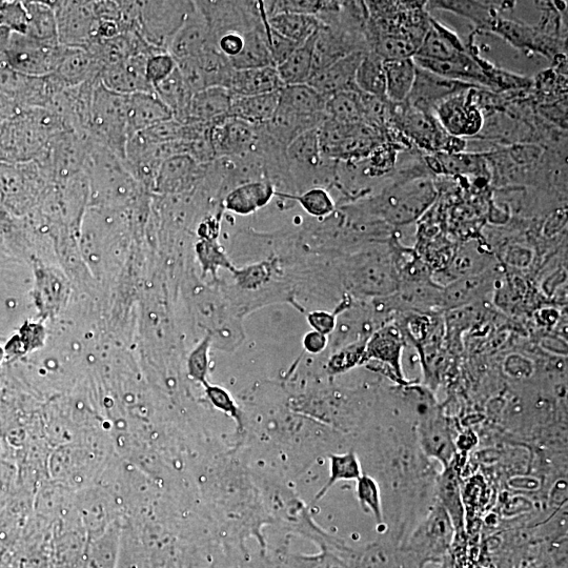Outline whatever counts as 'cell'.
Wrapping results in <instances>:
<instances>
[{"mask_svg": "<svg viewBox=\"0 0 568 568\" xmlns=\"http://www.w3.org/2000/svg\"><path fill=\"white\" fill-rule=\"evenodd\" d=\"M286 155L289 166L304 172L319 170L327 160L321 154L318 129L297 137L287 148Z\"/></svg>", "mask_w": 568, "mask_h": 568, "instance_id": "cell-33", "label": "cell"}, {"mask_svg": "<svg viewBox=\"0 0 568 568\" xmlns=\"http://www.w3.org/2000/svg\"><path fill=\"white\" fill-rule=\"evenodd\" d=\"M12 32L4 27H0V60H6V52L10 44Z\"/></svg>", "mask_w": 568, "mask_h": 568, "instance_id": "cell-58", "label": "cell"}, {"mask_svg": "<svg viewBox=\"0 0 568 568\" xmlns=\"http://www.w3.org/2000/svg\"><path fill=\"white\" fill-rule=\"evenodd\" d=\"M101 71L103 68L86 49L63 46L51 75L60 87L68 89L99 80Z\"/></svg>", "mask_w": 568, "mask_h": 568, "instance_id": "cell-14", "label": "cell"}, {"mask_svg": "<svg viewBox=\"0 0 568 568\" xmlns=\"http://www.w3.org/2000/svg\"><path fill=\"white\" fill-rule=\"evenodd\" d=\"M155 94L172 112L173 118L186 123L193 93L178 68L154 88Z\"/></svg>", "mask_w": 568, "mask_h": 568, "instance_id": "cell-30", "label": "cell"}, {"mask_svg": "<svg viewBox=\"0 0 568 568\" xmlns=\"http://www.w3.org/2000/svg\"><path fill=\"white\" fill-rule=\"evenodd\" d=\"M207 165H200L186 154L175 155L164 162L158 169L154 184L159 192L184 190L205 175Z\"/></svg>", "mask_w": 568, "mask_h": 568, "instance_id": "cell-18", "label": "cell"}, {"mask_svg": "<svg viewBox=\"0 0 568 568\" xmlns=\"http://www.w3.org/2000/svg\"><path fill=\"white\" fill-rule=\"evenodd\" d=\"M210 139L216 159L243 158L256 152L259 127L227 117L211 126Z\"/></svg>", "mask_w": 568, "mask_h": 568, "instance_id": "cell-9", "label": "cell"}, {"mask_svg": "<svg viewBox=\"0 0 568 568\" xmlns=\"http://www.w3.org/2000/svg\"><path fill=\"white\" fill-rule=\"evenodd\" d=\"M436 196L432 182L415 180L411 185L397 189L383 209L385 217L395 225H405L417 219L428 209Z\"/></svg>", "mask_w": 568, "mask_h": 568, "instance_id": "cell-10", "label": "cell"}, {"mask_svg": "<svg viewBox=\"0 0 568 568\" xmlns=\"http://www.w3.org/2000/svg\"><path fill=\"white\" fill-rule=\"evenodd\" d=\"M194 8V2H139L137 31L150 46L168 52Z\"/></svg>", "mask_w": 568, "mask_h": 568, "instance_id": "cell-5", "label": "cell"}, {"mask_svg": "<svg viewBox=\"0 0 568 568\" xmlns=\"http://www.w3.org/2000/svg\"><path fill=\"white\" fill-rule=\"evenodd\" d=\"M419 441L423 452L440 462L444 469L455 458L456 445L448 423L434 414L422 417L418 429Z\"/></svg>", "mask_w": 568, "mask_h": 568, "instance_id": "cell-17", "label": "cell"}, {"mask_svg": "<svg viewBox=\"0 0 568 568\" xmlns=\"http://www.w3.org/2000/svg\"><path fill=\"white\" fill-rule=\"evenodd\" d=\"M0 568H4V566L2 565V561H0Z\"/></svg>", "mask_w": 568, "mask_h": 568, "instance_id": "cell-60", "label": "cell"}, {"mask_svg": "<svg viewBox=\"0 0 568 568\" xmlns=\"http://www.w3.org/2000/svg\"><path fill=\"white\" fill-rule=\"evenodd\" d=\"M47 332L43 324L26 322L17 335L13 336L5 349L11 358L22 357L44 347Z\"/></svg>", "mask_w": 568, "mask_h": 568, "instance_id": "cell-41", "label": "cell"}, {"mask_svg": "<svg viewBox=\"0 0 568 568\" xmlns=\"http://www.w3.org/2000/svg\"><path fill=\"white\" fill-rule=\"evenodd\" d=\"M196 252L205 273L210 272L215 276L219 269L232 271L234 268L216 240L201 239L197 243Z\"/></svg>", "mask_w": 568, "mask_h": 568, "instance_id": "cell-47", "label": "cell"}, {"mask_svg": "<svg viewBox=\"0 0 568 568\" xmlns=\"http://www.w3.org/2000/svg\"><path fill=\"white\" fill-rule=\"evenodd\" d=\"M308 320L313 328V331L319 332L323 335L328 336L334 331L336 327L335 315L328 312H312L309 314Z\"/></svg>", "mask_w": 568, "mask_h": 568, "instance_id": "cell-56", "label": "cell"}, {"mask_svg": "<svg viewBox=\"0 0 568 568\" xmlns=\"http://www.w3.org/2000/svg\"><path fill=\"white\" fill-rule=\"evenodd\" d=\"M278 105L279 91L258 96H233L230 117L253 126H265L275 114Z\"/></svg>", "mask_w": 568, "mask_h": 568, "instance_id": "cell-26", "label": "cell"}, {"mask_svg": "<svg viewBox=\"0 0 568 568\" xmlns=\"http://www.w3.org/2000/svg\"><path fill=\"white\" fill-rule=\"evenodd\" d=\"M62 47L58 43L40 42L28 35L13 33L6 60L20 74L43 77L53 73Z\"/></svg>", "mask_w": 568, "mask_h": 568, "instance_id": "cell-7", "label": "cell"}, {"mask_svg": "<svg viewBox=\"0 0 568 568\" xmlns=\"http://www.w3.org/2000/svg\"><path fill=\"white\" fill-rule=\"evenodd\" d=\"M390 124L426 151L453 154L464 149L462 138L446 133L435 113L421 111L407 103L391 104Z\"/></svg>", "mask_w": 568, "mask_h": 568, "instance_id": "cell-2", "label": "cell"}, {"mask_svg": "<svg viewBox=\"0 0 568 568\" xmlns=\"http://www.w3.org/2000/svg\"><path fill=\"white\" fill-rule=\"evenodd\" d=\"M0 5H2V2H0Z\"/></svg>", "mask_w": 568, "mask_h": 568, "instance_id": "cell-61", "label": "cell"}, {"mask_svg": "<svg viewBox=\"0 0 568 568\" xmlns=\"http://www.w3.org/2000/svg\"><path fill=\"white\" fill-rule=\"evenodd\" d=\"M232 100L231 92L222 87H211L195 93L185 124L212 126L217 121L230 117Z\"/></svg>", "mask_w": 568, "mask_h": 568, "instance_id": "cell-19", "label": "cell"}, {"mask_svg": "<svg viewBox=\"0 0 568 568\" xmlns=\"http://www.w3.org/2000/svg\"><path fill=\"white\" fill-rule=\"evenodd\" d=\"M478 89L466 90L443 101L435 114L450 136L462 138L478 134L484 125L483 115L476 104Z\"/></svg>", "mask_w": 568, "mask_h": 568, "instance_id": "cell-8", "label": "cell"}, {"mask_svg": "<svg viewBox=\"0 0 568 568\" xmlns=\"http://www.w3.org/2000/svg\"><path fill=\"white\" fill-rule=\"evenodd\" d=\"M357 497L364 511L372 513L377 523L383 522L380 489L370 476L362 475L357 480Z\"/></svg>", "mask_w": 568, "mask_h": 568, "instance_id": "cell-49", "label": "cell"}, {"mask_svg": "<svg viewBox=\"0 0 568 568\" xmlns=\"http://www.w3.org/2000/svg\"><path fill=\"white\" fill-rule=\"evenodd\" d=\"M0 27L14 34L27 35L29 15L24 2H2L0 5Z\"/></svg>", "mask_w": 568, "mask_h": 568, "instance_id": "cell-50", "label": "cell"}, {"mask_svg": "<svg viewBox=\"0 0 568 568\" xmlns=\"http://www.w3.org/2000/svg\"><path fill=\"white\" fill-rule=\"evenodd\" d=\"M238 286L243 290H256L269 282L273 274V263L261 261L242 269L231 271Z\"/></svg>", "mask_w": 568, "mask_h": 568, "instance_id": "cell-48", "label": "cell"}, {"mask_svg": "<svg viewBox=\"0 0 568 568\" xmlns=\"http://www.w3.org/2000/svg\"><path fill=\"white\" fill-rule=\"evenodd\" d=\"M328 337L319 332H309L303 338V347L311 354H319L327 348Z\"/></svg>", "mask_w": 568, "mask_h": 568, "instance_id": "cell-57", "label": "cell"}, {"mask_svg": "<svg viewBox=\"0 0 568 568\" xmlns=\"http://www.w3.org/2000/svg\"><path fill=\"white\" fill-rule=\"evenodd\" d=\"M330 478L317 494L316 500H320L339 481H357L362 476L361 464L354 452L330 456Z\"/></svg>", "mask_w": 568, "mask_h": 568, "instance_id": "cell-42", "label": "cell"}, {"mask_svg": "<svg viewBox=\"0 0 568 568\" xmlns=\"http://www.w3.org/2000/svg\"><path fill=\"white\" fill-rule=\"evenodd\" d=\"M204 387L207 397L214 407L233 418L236 421L238 428L241 429L243 426L241 414L231 394L227 390L218 387V385H213L209 382L205 384Z\"/></svg>", "mask_w": 568, "mask_h": 568, "instance_id": "cell-53", "label": "cell"}, {"mask_svg": "<svg viewBox=\"0 0 568 568\" xmlns=\"http://www.w3.org/2000/svg\"><path fill=\"white\" fill-rule=\"evenodd\" d=\"M316 35L299 45L284 62L276 67L284 87L308 84L313 76Z\"/></svg>", "mask_w": 568, "mask_h": 568, "instance_id": "cell-27", "label": "cell"}, {"mask_svg": "<svg viewBox=\"0 0 568 568\" xmlns=\"http://www.w3.org/2000/svg\"><path fill=\"white\" fill-rule=\"evenodd\" d=\"M426 7H432L468 18L479 30L489 31L495 19L500 16V3L489 2H431Z\"/></svg>", "mask_w": 568, "mask_h": 568, "instance_id": "cell-35", "label": "cell"}, {"mask_svg": "<svg viewBox=\"0 0 568 568\" xmlns=\"http://www.w3.org/2000/svg\"><path fill=\"white\" fill-rule=\"evenodd\" d=\"M327 118L343 125H357L363 123L362 93L347 91L335 94L327 99ZM364 124V123H363Z\"/></svg>", "mask_w": 568, "mask_h": 568, "instance_id": "cell-36", "label": "cell"}, {"mask_svg": "<svg viewBox=\"0 0 568 568\" xmlns=\"http://www.w3.org/2000/svg\"><path fill=\"white\" fill-rule=\"evenodd\" d=\"M455 534L454 524L438 502L401 547L417 568L440 563L448 555Z\"/></svg>", "mask_w": 568, "mask_h": 568, "instance_id": "cell-3", "label": "cell"}, {"mask_svg": "<svg viewBox=\"0 0 568 568\" xmlns=\"http://www.w3.org/2000/svg\"><path fill=\"white\" fill-rule=\"evenodd\" d=\"M355 81L361 93L387 100L384 60L374 52L364 53Z\"/></svg>", "mask_w": 568, "mask_h": 568, "instance_id": "cell-34", "label": "cell"}, {"mask_svg": "<svg viewBox=\"0 0 568 568\" xmlns=\"http://www.w3.org/2000/svg\"><path fill=\"white\" fill-rule=\"evenodd\" d=\"M327 98L309 84L283 87L279 107L304 116H326ZM327 117V116H326Z\"/></svg>", "mask_w": 568, "mask_h": 568, "instance_id": "cell-29", "label": "cell"}, {"mask_svg": "<svg viewBox=\"0 0 568 568\" xmlns=\"http://www.w3.org/2000/svg\"><path fill=\"white\" fill-rule=\"evenodd\" d=\"M326 119V116L300 115L278 106L269 123L262 127L279 146L287 150L297 137L318 129Z\"/></svg>", "mask_w": 568, "mask_h": 568, "instance_id": "cell-22", "label": "cell"}, {"mask_svg": "<svg viewBox=\"0 0 568 568\" xmlns=\"http://www.w3.org/2000/svg\"><path fill=\"white\" fill-rule=\"evenodd\" d=\"M489 32L504 38L507 43L520 50H530L545 56L553 54L552 37L539 30V27L527 26L498 16Z\"/></svg>", "mask_w": 568, "mask_h": 568, "instance_id": "cell-20", "label": "cell"}, {"mask_svg": "<svg viewBox=\"0 0 568 568\" xmlns=\"http://www.w3.org/2000/svg\"><path fill=\"white\" fill-rule=\"evenodd\" d=\"M55 12L58 43L86 49L94 40L98 23L95 2H50Z\"/></svg>", "mask_w": 568, "mask_h": 568, "instance_id": "cell-6", "label": "cell"}, {"mask_svg": "<svg viewBox=\"0 0 568 568\" xmlns=\"http://www.w3.org/2000/svg\"><path fill=\"white\" fill-rule=\"evenodd\" d=\"M387 80V100L400 105L408 100L416 78L417 65L414 57L384 62Z\"/></svg>", "mask_w": 568, "mask_h": 568, "instance_id": "cell-28", "label": "cell"}, {"mask_svg": "<svg viewBox=\"0 0 568 568\" xmlns=\"http://www.w3.org/2000/svg\"><path fill=\"white\" fill-rule=\"evenodd\" d=\"M128 123L130 138L158 124L173 119L170 109L155 93H134L128 95Z\"/></svg>", "mask_w": 568, "mask_h": 568, "instance_id": "cell-21", "label": "cell"}, {"mask_svg": "<svg viewBox=\"0 0 568 568\" xmlns=\"http://www.w3.org/2000/svg\"><path fill=\"white\" fill-rule=\"evenodd\" d=\"M211 344V337H205L197 344L188 359L189 376L202 385L208 383Z\"/></svg>", "mask_w": 568, "mask_h": 568, "instance_id": "cell-51", "label": "cell"}, {"mask_svg": "<svg viewBox=\"0 0 568 568\" xmlns=\"http://www.w3.org/2000/svg\"><path fill=\"white\" fill-rule=\"evenodd\" d=\"M287 564L292 568H354L346 558L324 546L317 555L291 554Z\"/></svg>", "mask_w": 568, "mask_h": 568, "instance_id": "cell-46", "label": "cell"}, {"mask_svg": "<svg viewBox=\"0 0 568 568\" xmlns=\"http://www.w3.org/2000/svg\"><path fill=\"white\" fill-rule=\"evenodd\" d=\"M5 357H6V352H5V350H4L2 347H0V364H2V362H3L4 359H5Z\"/></svg>", "mask_w": 568, "mask_h": 568, "instance_id": "cell-59", "label": "cell"}, {"mask_svg": "<svg viewBox=\"0 0 568 568\" xmlns=\"http://www.w3.org/2000/svg\"><path fill=\"white\" fill-rule=\"evenodd\" d=\"M213 48H215V45L209 26L205 17L202 16L195 5L185 24L174 36L168 52L177 63L181 60L197 57Z\"/></svg>", "mask_w": 568, "mask_h": 568, "instance_id": "cell-15", "label": "cell"}, {"mask_svg": "<svg viewBox=\"0 0 568 568\" xmlns=\"http://www.w3.org/2000/svg\"><path fill=\"white\" fill-rule=\"evenodd\" d=\"M275 195L291 198L298 202L304 211L314 217H326L335 211V202L330 193L323 188L315 187L300 195Z\"/></svg>", "mask_w": 568, "mask_h": 568, "instance_id": "cell-45", "label": "cell"}, {"mask_svg": "<svg viewBox=\"0 0 568 568\" xmlns=\"http://www.w3.org/2000/svg\"><path fill=\"white\" fill-rule=\"evenodd\" d=\"M24 5L29 15L27 35L40 42L58 43L56 17L50 2H24Z\"/></svg>", "mask_w": 568, "mask_h": 568, "instance_id": "cell-37", "label": "cell"}, {"mask_svg": "<svg viewBox=\"0 0 568 568\" xmlns=\"http://www.w3.org/2000/svg\"><path fill=\"white\" fill-rule=\"evenodd\" d=\"M230 64L234 70L276 68L269 50L265 22L262 27L245 35V47L237 57L230 60Z\"/></svg>", "mask_w": 568, "mask_h": 568, "instance_id": "cell-31", "label": "cell"}, {"mask_svg": "<svg viewBox=\"0 0 568 568\" xmlns=\"http://www.w3.org/2000/svg\"><path fill=\"white\" fill-rule=\"evenodd\" d=\"M365 52H355L313 74L309 85L327 99L335 94L357 91L356 73Z\"/></svg>", "mask_w": 568, "mask_h": 568, "instance_id": "cell-16", "label": "cell"}, {"mask_svg": "<svg viewBox=\"0 0 568 568\" xmlns=\"http://www.w3.org/2000/svg\"><path fill=\"white\" fill-rule=\"evenodd\" d=\"M265 31L273 63L275 67H277L281 65L299 45L276 33L269 26L268 17L265 20Z\"/></svg>", "mask_w": 568, "mask_h": 568, "instance_id": "cell-54", "label": "cell"}, {"mask_svg": "<svg viewBox=\"0 0 568 568\" xmlns=\"http://www.w3.org/2000/svg\"><path fill=\"white\" fill-rule=\"evenodd\" d=\"M269 26L279 35L301 45L315 35L321 27L316 16L280 13L268 18Z\"/></svg>", "mask_w": 568, "mask_h": 568, "instance_id": "cell-32", "label": "cell"}, {"mask_svg": "<svg viewBox=\"0 0 568 568\" xmlns=\"http://www.w3.org/2000/svg\"><path fill=\"white\" fill-rule=\"evenodd\" d=\"M275 194V188L269 180L243 182L227 195L225 208L238 215H250L265 208Z\"/></svg>", "mask_w": 568, "mask_h": 568, "instance_id": "cell-23", "label": "cell"}, {"mask_svg": "<svg viewBox=\"0 0 568 568\" xmlns=\"http://www.w3.org/2000/svg\"><path fill=\"white\" fill-rule=\"evenodd\" d=\"M147 55H136L121 60L101 71L99 81L108 90L118 94L155 93L147 76Z\"/></svg>", "mask_w": 568, "mask_h": 568, "instance_id": "cell-13", "label": "cell"}, {"mask_svg": "<svg viewBox=\"0 0 568 568\" xmlns=\"http://www.w3.org/2000/svg\"><path fill=\"white\" fill-rule=\"evenodd\" d=\"M127 105L128 95L110 91L98 81L87 130L93 141L124 160L130 139Z\"/></svg>", "mask_w": 568, "mask_h": 568, "instance_id": "cell-1", "label": "cell"}, {"mask_svg": "<svg viewBox=\"0 0 568 568\" xmlns=\"http://www.w3.org/2000/svg\"><path fill=\"white\" fill-rule=\"evenodd\" d=\"M276 68L234 70L228 90L233 96L248 97L275 93L283 88Z\"/></svg>", "mask_w": 568, "mask_h": 568, "instance_id": "cell-25", "label": "cell"}, {"mask_svg": "<svg viewBox=\"0 0 568 568\" xmlns=\"http://www.w3.org/2000/svg\"><path fill=\"white\" fill-rule=\"evenodd\" d=\"M465 51L461 39L431 16L429 30L415 57L448 62Z\"/></svg>", "mask_w": 568, "mask_h": 568, "instance_id": "cell-24", "label": "cell"}, {"mask_svg": "<svg viewBox=\"0 0 568 568\" xmlns=\"http://www.w3.org/2000/svg\"><path fill=\"white\" fill-rule=\"evenodd\" d=\"M470 89L480 90L417 66L415 83L405 103L421 111L435 113L443 101Z\"/></svg>", "mask_w": 568, "mask_h": 568, "instance_id": "cell-11", "label": "cell"}, {"mask_svg": "<svg viewBox=\"0 0 568 568\" xmlns=\"http://www.w3.org/2000/svg\"><path fill=\"white\" fill-rule=\"evenodd\" d=\"M34 301L43 318L55 317L65 309L70 298L71 288L66 276L59 270L36 263Z\"/></svg>", "mask_w": 568, "mask_h": 568, "instance_id": "cell-12", "label": "cell"}, {"mask_svg": "<svg viewBox=\"0 0 568 568\" xmlns=\"http://www.w3.org/2000/svg\"><path fill=\"white\" fill-rule=\"evenodd\" d=\"M84 172L89 186L108 200L125 199L135 192L137 180L124 159L91 139Z\"/></svg>", "mask_w": 568, "mask_h": 568, "instance_id": "cell-4", "label": "cell"}, {"mask_svg": "<svg viewBox=\"0 0 568 568\" xmlns=\"http://www.w3.org/2000/svg\"><path fill=\"white\" fill-rule=\"evenodd\" d=\"M428 164L434 171L450 175L474 174L483 166L480 155L443 152L428 157Z\"/></svg>", "mask_w": 568, "mask_h": 568, "instance_id": "cell-40", "label": "cell"}, {"mask_svg": "<svg viewBox=\"0 0 568 568\" xmlns=\"http://www.w3.org/2000/svg\"><path fill=\"white\" fill-rule=\"evenodd\" d=\"M439 503L450 516L455 530L461 529L464 522V509L461 499L459 483L452 464L444 469L438 480Z\"/></svg>", "mask_w": 568, "mask_h": 568, "instance_id": "cell-38", "label": "cell"}, {"mask_svg": "<svg viewBox=\"0 0 568 568\" xmlns=\"http://www.w3.org/2000/svg\"><path fill=\"white\" fill-rule=\"evenodd\" d=\"M115 568H151L144 545L127 529L121 531Z\"/></svg>", "mask_w": 568, "mask_h": 568, "instance_id": "cell-44", "label": "cell"}, {"mask_svg": "<svg viewBox=\"0 0 568 568\" xmlns=\"http://www.w3.org/2000/svg\"><path fill=\"white\" fill-rule=\"evenodd\" d=\"M120 531L117 527H111L107 533L93 539L88 546L87 568H115Z\"/></svg>", "mask_w": 568, "mask_h": 568, "instance_id": "cell-39", "label": "cell"}, {"mask_svg": "<svg viewBox=\"0 0 568 568\" xmlns=\"http://www.w3.org/2000/svg\"><path fill=\"white\" fill-rule=\"evenodd\" d=\"M361 355L362 352L358 348L343 351L332 358L329 364V369L333 373L348 371L359 362Z\"/></svg>", "mask_w": 568, "mask_h": 568, "instance_id": "cell-55", "label": "cell"}, {"mask_svg": "<svg viewBox=\"0 0 568 568\" xmlns=\"http://www.w3.org/2000/svg\"><path fill=\"white\" fill-rule=\"evenodd\" d=\"M177 68L175 58L169 52H156L148 57L147 76L153 88L167 79Z\"/></svg>", "mask_w": 568, "mask_h": 568, "instance_id": "cell-52", "label": "cell"}, {"mask_svg": "<svg viewBox=\"0 0 568 568\" xmlns=\"http://www.w3.org/2000/svg\"><path fill=\"white\" fill-rule=\"evenodd\" d=\"M363 270L358 271L357 287L368 294H385L394 289V281L389 269L383 262L365 263Z\"/></svg>", "mask_w": 568, "mask_h": 568, "instance_id": "cell-43", "label": "cell"}]
</instances>
